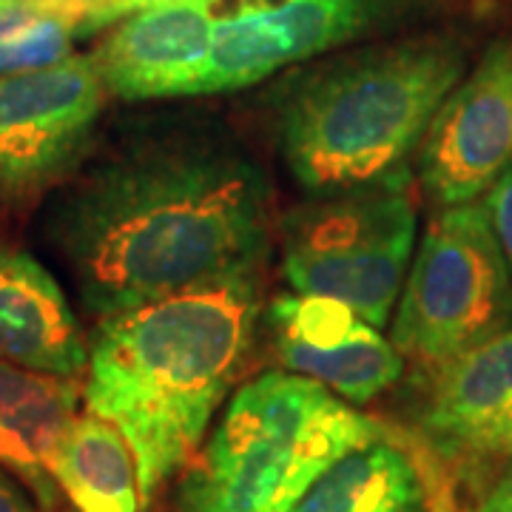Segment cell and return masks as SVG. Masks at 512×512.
Wrapping results in <instances>:
<instances>
[{
  "label": "cell",
  "mask_w": 512,
  "mask_h": 512,
  "mask_svg": "<svg viewBox=\"0 0 512 512\" xmlns=\"http://www.w3.org/2000/svg\"><path fill=\"white\" fill-rule=\"evenodd\" d=\"M43 228L80 305L106 322L259 265L271 188L234 143L171 134L83 171L49 205Z\"/></svg>",
  "instance_id": "6da1fadb"
},
{
  "label": "cell",
  "mask_w": 512,
  "mask_h": 512,
  "mask_svg": "<svg viewBox=\"0 0 512 512\" xmlns=\"http://www.w3.org/2000/svg\"><path fill=\"white\" fill-rule=\"evenodd\" d=\"M259 311L254 265L100 322L83 399L126 439L143 504L197 453L245 365Z\"/></svg>",
  "instance_id": "7a4b0ae2"
},
{
  "label": "cell",
  "mask_w": 512,
  "mask_h": 512,
  "mask_svg": "<svg viewBox=\"0 0 512 512\" xmlns=\"http://www.w3.org/2000/svg\"><path fill=\"white\" fill-rule=\"evenodd\" d=\"M464 74L456 37L419 35L367 46L305 77L279 114V151L296 185L333 197L404 171Z\"/></svg>",
  "instance_id": "3957f363"
},
{
  "label": "cell",
  "mask_w": 512,
  "mask_h": 512,
  "mask_svg": "<svg viewBox=\"0 0 512 512\" xmlns=\"http://www.w3.org/2000/svg\"><path fill=\"white\" fill-rule=\"evenodd\" d=\"M382 424L325 384L262 373L239 390L180 490V512H291L333 461Z\"/></svg>",
  "instance_id": "277c9868"
},
{
  "label": "cell",
  "mask_w": 512,
  "mask_h": 512,
  "mask_svg": "<svg viewBox=\"0 0 512 512\" xmlns=\"http://www.w3.org/2000/svg\"><path fill=\"white\" fill-rule=\"evenodd\" d=\"M512 328V271L484 202L441 208L404 279L390 342L444 370Z\"/></svg>",
  "instance_id": "5b68a950"
},
{
  "label": "cell",
  "mask_w": 512,
  "mask_h": 512,
  "mask_svg": "<svg viewBox=\"0 0 512 512\" xmlns=\"http://www.w3.org/2000/svg\"><path fill=\"white\" fill-rule=\"evenodd\" d=\"M416 251L410 171L305 205L285 225L282 268L296 293L345 302L373 328L399 305Z\"/></svg>",
  "instance_id": "8992f818"
},
{
  "label": "cell",
  "mask_w": 512,
  "mask_h": 512,
  "mask_svg": "<svg viewBox=\"0 0 512 512\" xmlns=\"http://www.w3.org/2000/svg\"><path fill=\"white\" fill-rule=\"evenodd\" d=\"M92 55L37 72L0 74V205L37 200L80 165L103 114Z\"/></svg>",
  "instance_id": "52a82bcc"
},
{
  "label": "cell",
  "mask_w": 512,
  "mask_h": 512,
  "mask_svg": "<svg viewBox=\"0 0 512 512\" xmlns=\"http://www.w3.org/2000/svg\"><path fill=\"white\" fill-rule=\"evenodd\" d=\"M447 0H262L214 23L202 94L237 92L356 37L424 15Z\"/></svg>",
  "instance_id": "ba28073f"
},
{
  "label": "cell",
  "mask_w": 512,
  "mask_h": 512,
  "mask_svg": "<svg viewBox=\"0 0 512 512\" xmlns=\"http://www.w3.org/2000/svg\"><path fill=\"white\" fill-rule=\"evenodd\" d=\"M512 165V40L493 43L444 100L419 148L427 197L476 202Z\"/></svg>",
  "instance_id": "9c48e42d"
},
{
  "label": "cell",
  "mask_w": 512,
  "mask_h": 512,
  "mask_svg": "<svg viewBox=\"0 0 512 512\" xmlns=\"http://www.w3.org/2000/svg\"><path fill=\"white\" fill-rule=\"evenodd\" d=\"M271 328L282 365L353 404L373 402L402 379V353L345 302L279 296L271 305Z\"/></svg>",
  "instance_id": "30bf717a"
},
{
  "label": "cell",
  "mask_w": 512,
  "mask_h": 512,
  "mask_svg": "<svg viewBox=\"0 0 512 512\" xmlns=\"http://www.w3.org/2000/svg\"><path fill=\"white\" fill-rule=\"evenodd\" d=\"M220 0H165L123 18L92 55L106 92L120 100L202 94Z\"/></svg>",
  "instance_id": "8fae6325"
},
{
  "label": "cell",
  "mask_w": 512,
  "mask_h": 512,
  "mask_svg": "<svg viewBox=\"0 0 512 512\" xmlns=\"http://www.w3.org/2000/svg\"><path fill=\"white\" fill-rule=\"evenodd\" d=\"M0 362L77 379L89 345L57 279L35 256L0 245Z\"/></svg>",
  "instance_id": "7c38bea8"
},
{
  "label": "cell",
  "mask_w": 512,
  "mask_h": 512,
  "mask_svg": "<svg viewBox=\"0 0 512 512\" xmlns=\"http://www.w3.org/2000/svg\"><path fill=\"white\" fill-rule=\"evenodd\" d=\"M424 433L450 456L507 453L512 439V328L441 370Z\"/></svg>",
  "instance_id": "4fadbf2b"
},
{
  "label": "cell",
  "mask_w": 512,
  "mask_h": 512,
  "mask_svg": "<svg viewBox=\"0 0 512 512\" xmlns=\"http://www.w3.org/2000/svg\"><path fill=\"white\" fill-rule=\"evenodd\" d=\"M77 404L74 379L0 362V467L20 478L46 510L60 495L52 464L80 416Z\"/></svg>",
  "instance_id": "5bb4252c"
},
{
  "label": "cell",
  "mask_w": 512,
  "mask_h": 512,
  "mask_svg": "<svg viewBox=\"0 0 512 512\" xmlns=\"http://www.w3.org/2000/svg\"><path fill=\"white\" fill-rule=\"evenodd\" d=\"M424 504L413 458L376 439L333 461L291 512H424Z\"/></svg>",
  "instance_id": "9a60e30c"
},
{
  "label": "cell",
  "mask_w": 512,
  "mask_h": 512,
  "mask_svg": "<svg viewBox=\"0 0 512 512\" xmlns=\"http://www.w3.org/2000/svg\"><path fill=\"white\" fill-rule=\"evenodd\" d=\"M60 493L77 512H140L137 464L117 427L77 416L52 464Z\"/></svg>",
  "instance_id": "2e32d148"
},
{
  "label": "cell",
  "mask_w": 512,
  "mask_h": 512,
  "mask_svg": "<svg viewBox=\"0 0 512 512\" xmlns=\"http://www.w3.org/2000/svg\"><path fill=\"white\" fill-rule=\"evenodd\" d=\"M92 9L94 6L55 3L43 18L0 43V74L37 72L69 60L74 37L86 32Z\"/></svg>",
  "instance_id": "e0dca14e"
},
{
  "label": "cell",
  "mask_w": 512,
  "mask_h": 512,
  "mask_svg": "<svg viewBox=\"0 0 512 512\" xmlns=\"http://www.w3.org/2000/svg\"><path fill=\"white\" fill-rule=\"evenodd\" d=\"M484 208H487V217L493 222L498 245L507 256V265L512 271V165L484 194Z\"/></svg>",
  "instance_id": "ac0fdd59"
},
{
  "label": "cell",
  "mask_w": 512,
  "mask_h": 512,
  "mask_svg": "<svg viewBox=\"0 0 512 512\" xmlns=\"http://www.w3.org/2000/svg\"><path fill=\"white\" fill-rule=\"evenodd\" d=\"M57 0H0V43L40 20Z\"/></svg>",
  "instance_id": "d6986e66"
},
{
  "label": "cell",
  "mask_w": 512,
  "mask_h": 512,
  "mask_svg": "<svg viewBox=\"0 0 512 512\" xmlns=\"http://www.w3.org/2000/svg\"><path fill=\"white\" fill-rule=\"evenodd\" d=\"M23 481L0 467V512H40L35 501L20 487Z\"/></svg>",
  "instance_id": "ffe728a7"
},
{
  "label": "cell",
  "mask_w": 512,
  "mask_h": 512,
  "mask_svg": "<svg viewBox=\"0 0 512 512\" xmlns=\"http://www.w3.org/2000/svg\"><path fill=\"white\" fill-rule=\"evenodd\" d=\"M157 3H165V0H120V3H111V6H94L89 12V23H86V32L89 29H97V26H106L111 20L128 18L140 9H148V6H157Z\"/></svg>",
  "instance_id": "44dd1931"
},
{
  "label": "cell",
  "mask_w": 512,
  "mask_h": 512,
  "mask_svg": "<svg viewBox=\"0 0 512 512\" xmlns=\"http://www.w3.org/2000/svg\"><path fill=\"white\" fill-rule=\"evenodd\" d=\"M478 512H512V467L498 478V484L487 493Z\"/></svg>",
  "instance_id": "7402d4cb"
},
{
  "label": "cell",
  "mask_w": 512,
  "mask_h": 512,
  "mask_svg": "<svg viewBox=\"0 0 512 512\" xmlns=\"http://www.w3.org/2000/svg\"><path fill=\"white\" fill-rule=\"evenodd\" d=\"M57 3H74V6H103V0H57Z\"/></svg>",
  "instance_id": "603a6c76"
},
{
  "label": "cell",
  "mask_w": 512,
  "mask_h": 512,
  "mask_svg": "<svg viewBox=\"0 0 512 512\" xmlns=\"http://www.w3.org/2000/svg\"><path fill=\"white\" fill-rule=\"evenodd\" d=\"M111 3H120V0H103V6H111Z\"/></svg>",
  "instance_id": "cb8c5ba5"
},
{
  "label": "cell",
  "mask_w": 512,
  "mask_h": 512,
  "mask_svg": "<svg viewBox=\"0 0 512 512\" xmlns=\"http://www.w3.org/2000/svg\"><path fill=\"white\" fill-rule=\"evenodd\" d=\"M507 453H512V439H510V444H507Z\"/></svg>",
  "instance_id": "d4e9b609"
},
{
  "label": "cell",
  "mask_w": 512,
  "mask_h": 512,
  "mask_svg": "<svg viewBox=\"0 0 512 512\" xmlns=\"http://www.w3.org/2000/svg\"><path fill=\"white\" fill-rule=\"evenodd\" d=\"M245 3H262V0H245Z\"/></svg>",
  "instance_id": "484cf974"
}]
</instances>
